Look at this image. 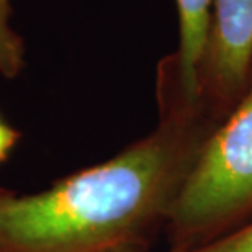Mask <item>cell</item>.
<instances>
[{
    "label": "cell",
    "instance_id": "6da1fadb",
    "mask_svg": "<svg viewBox=\"0 0 252 252\" xmlns=\"http://www.w3.org/2000/svg\"><path fill=\"white\" fill-rule=\"evenodd\" d=\"M179 159L177 129L164 126L48 190L0 189V252H125L170 208Z\"/></svg>",
    "mask_w": 252,
    "mask_h": 252
},
{
    "label": "cell",
    "instance_id": "5b68a950",
    "mask_svg": "<svg viewBox=\"0 0 252 252\" xmlns=\"http://www.w3.org/2000/svg\"><path fill=\"white\" fill-rule=\"evenodd\" d=\"M12 3L0 0V75L15 79L27 64L25 41L12 27Z\"/></svg>",
    "mask_w": 252,
    "mask_h": 252
},
{
    "label": "cell",
    "instance_id": "52a82bcc",
    "mask_svg": "<svg viewBox=\"0 0 252 252\" xmlns=\"http://www.w3.org/2000/svg\"><path fill=\"white\" fill-rule=\"evenodd\" d=\"M20 139V133L15 128H12L8 123H5L0 117V164L8 158L12 149L17 146Z\"/></svg>",
    "mask_w": 252,
    "mask_h": 252
},
{
    "label": "cell",
    "instance_id": "277c9868",
    "mask_svg": "<svg viewBox=\"0 0 252 252\" xmlns=\"http://www.w3.org/2000/svg\"><path fill=\"white\" fill-rule=\"evenodd\" d=\"M213 0H177L179 49L174 56L175 79L185 110L200 100V70L208 43Z\"/></svg>",
    "mask_w": 252,
    "mask_h": 252
},
{
    "label": "cell",
    "instance_id": "7a4b0ae2",
    "mask_svg": "<svg viewBox=\"0 0 252 252\" xmlns=\"http://www.w3.org/2000/svg\"><path fill=\"white\" fill-rule=\"evenodd\" d=\"M252 203V79L248 90L201 148L172 196L179 228L200 231Z\"/></svg>",
    "mask_w": 252,
    "mask_h": 252
},
{
    "label": "cell",
    "instance_id": "8992f818",
    "mask_svg": "<svg viewBox=\"0 0 252 252\" xmlns=\"http://www.w3.org/2000/svg\"><path fill=\"white\" fill-rule=\"evenodd\" d=\"M189 252H252V224L238 233Z\"/></svg>",
    "mask_w": 252,
    "mask_h": 252
},
{
    "label": "cell",
    "instance_id": "3957f363",
    "mask_svg": "<svg viewBox=\"0 0 252 252\" xmlns=\"http://www.w3.org/2000/svg\"><path fill=\"white\" fill-rule=\"evenodd\" d=\"M252 79V0H213L200 98L206 89L221 100L241 98Z\"/></svg>",
    "mask_w": 252,
    "mask_h": 252
}]
</instances>
